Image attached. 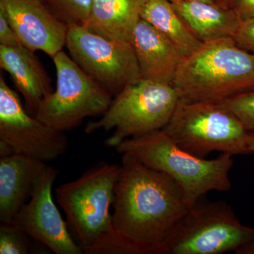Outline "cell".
<instances>
[{"mask_svg": "<svg viewBox=\"0 0 254 254\" xmlns=\"http://www.w3.org/2000/svg\"><path fill=\"white\" fill-rule=\"evenodd\" d=\"M14 154V150L8 143L0 141V158H4Z\"/></svg>", "mask_w": 254, "mask_h": 254, "instance_id": "484cf974", "label": "cell"}, {"mask_svg": "<svg viewBox=\"0 0 254 254\" xmlns=\"http://www.w3.org/2000/svg\"><path fill=\"white\" fill-rule=\"evenodd\" d=\"M237 254H254V240L237 252Z\"/></svg>", "mask_w": 254, "mask_h": 254, "instance_id": "83f0119b", "label": "cell"}, {"mask_svg": "<svg viewBox=\"0 0 254 254\" xmlns=\"http://www.w3.org/2000/svg\"><path fill=\"white\" fill-rule=\"evenodd\" d=\"M0 45L10 48H21L24 46L17 33L9 24L7 18L0 11Z\"/></svg>", "mask_w": 254, "mask_h": 254, "instance_id": "cb8c5ba5", "label": "cell"}, {"mask_svg": "<svg viewBox=\"0 0 254 254\" xmlns=\"http://www.w3.org/2000/svg\"><path fill=\"white\" fill-rule=\"evenodd\" d=\"M113 208L115 230L163 250L164 241L190 209L175 180L128 153L122 157Z\"/></svg>", "mask_w": 254, "mask_h": 254, "instance_id": "6da1fadb", "label": "cell"}, {"mask_svg": "<svg viewBox=\"0 0 254 254\" xmlns=\"http://www.w3.org/2000/svg\"><path fill=\"white\" fill-rule=\"evenodd\" d=\"M249 132H254V89L243 92L222 102Z\"/></svg>", "mask_w": 254, "mask_h": 254, "instance_id": "7402d4cb", "label": "cell"}, {"mask_svg": "<svg viewBox=\"0 0 254 254\" xmlns=\"http://www.w3.org/2000/svg\"><path fill=\"white\" fill-rule=\"evenodd\" d=\"M115 149L171 177L183 190L190 208L208 192L231 190L232 155L220 153L213 159L195 156L177 145L163 129L127 138Z\"/></svg>", "mask_w": 254, "mask_h": 254, "instance_id": "3957f363", "label": "cell"}, {"mask_svg": "<svg viewBox=\"0 0 254 254\" xmlns=\"http://www.w3.org/2000/svg\"><path fill=\"white\" fill-rule=\"evenodd\" d=\"M163 129L177 145L200 158L213 152L232 156L250 153L249 131L221 103L180 100Z\"/></svg>", "mask_w": 254, "mask_h": 254, "instance_id": "5b68a950", "label": "cell"}, {"mask_svg": "<svg viewBox=\"0 0 254 254\" xmlns=\"http://www.w3.org/2000/svg\"><path fill=\"white\" fill-rule=\"evenodd\" d=\"M0 11L31 51H42L53 59L66 43L68 26L43 0H0Z\"/></svg>", "mask_w": 254, "mask_h": 254, "instance_id": "7c38bea8", "label": "cell"}, {"mask_svg": "<svg viewBox=\"0 0 254 254\" xmlns=\"http://www.w3.org/2000/svg\"><path fill=\"white\" fill-rule=\"evenodd\" d=\"M254 240V228L243 225L226 202L200 203L190 208L163 243L165 254H222Z\"/></svg>", "mask_w": 254, "mask_h": 254, "instance_id": "8992f818", "label": "cell"}, {"mask_svg": "<svg viewBox=\"0 0 254 254\" xmlns=\"http://www.w3.org/2000/svg\"><path fill=\"white\" fill-rule=\"evenodd\" d=\"M0 141L8 143L15 154L41 161H54L67 149L64 132L58 131L31 116L18 93L0 76Z\"/></svg>", "mask_w": 254, "mask_h": 254, "instance_id": "30bf717a", "label": "cell"}, {"mask_svg": "<svg viewBox=\"0 0 254 254\" xmlns=\"http://www.w3.org/2000/svg\"><path fill=\"white\" fill-rule=\"evenodd\" d=\"M227 1H228L229 4H230V1H231V0H227Z\"/></svg>", "mask_w": 254, "mask_h": 254, "instance_id": "f546056e", "label": "cell"}, {"mask_svg": "<svg viewBox=\"0 0 254 254\" xmlns=\"http://www.w3.org/2000/svg\"><path fill=\"white\" fill-rule=\"evenodd\" d=\"M56 89L42 100L36 118L58 131L77 128L89 117L103 115L113 95L61 50L53 58Z\"/></svg>", "mask_w": 254, "mask_h": 254, "instance_id": "ba28073f", "label": "cell"}, {"mask_svg": "<svg viewBox=\"0 0 254 254\" xmlns=\"http://www.w3.org/2000/svg\"><path fill=\"white\" fill-rule=\"evenodd\" d=\"M46 163L25 155L0 158V221L10 223L31 198Z\"/></svg>", "mask_w": 254, "mask_h": 254, "instance_id": "9a60e30c", "label": "cell"}, {"mask_svg": "<svg viewBox=\"0 0 254 254\" xmlns=\"http://www.w3.org/2000/svg\"><path fill=\"white\" fill-rule=\"evenodd\" d=\"M187 1H200V2H207L210 4L218 5L223 7H230L227 0H184Z\"/></svg>", "mask_w": 254, "mask_h": 254, "instance_id": "4316f807", "label": "cell"}, {"mask_svg": "<svg viewBox=\"0 0 254 254\" xmlns=\"http://www.w3.org/2000/svg\"><path fill=\"white\" fill-rule=\"evenodd\" d=\"M131 43L142 79L173 85L184 58L177 47L141 18L133 30Z\"/></svg>", "mask_w": 254, "mask_h": 254, "instance_id": "4fadbf2b", "label": "cell"}, {"mask_svg": "<svg viewBox=\"0 0 254 254\" xmlns=\"http://www.w3.org/2000/svg\"><path fill=\"white\" fill-rule=\"evenodd\" d=\"M65 47L76 64L113 96L141 79L129 42L109 39L84 25H71Z\"/></svg>", "mask_w": 254, "mask_h": 254, "instance_id": "9c48e42d", "label": "cell"}, {"mask_svg": "<svg viewBox=\"0 0 254 254\" xmlns=\"http://www.w3.org/2000/svg\"><path fill=\"white\" fill-rule=\"evenodd\" d=\"M230 7L241 20L254 17V0H231Z\"/></svg>", "mask_w": 254, "mask_h": 254, "instance_id": "d4e9b609", "label": "cell"}, {"mask_svg": "<svg viewBox=\"0 0 254 254\" xmlns=\"http://www.w3.org/2000/svg\"><path fill=\"white\" fill-rule=\"evenodd\" d=\"M145 1L93 0L91 14L84 26L109 39L131 43Z\"/></svg>", "mask_w": 254, "mask_h": 254, "instance_id": "e0dca14e", "label": "cell"}, {"mask_svg": "<svg viewBox=\"0 0 254 254\" xmlns=\"http://www.w3.org/2000/svg\"><path fill=\"white\" fill-rule=\"evenodd\" d=\"M140 16L172 42L184 57L194 53L203 44L170 0H145Z\"/></svg>", "mask_w": 254, "mask_h": 254, "instance_id": "ac0fdd59", "label": "cell"}, {"mask_svg": "<svg viewBox=\"0 0 254 254\" xmlns=\"http://www.w3.org/2000/svg\"><path fill=\"white\" fill-rule=\"evenodd\" d=\"M0 66L9 73L15 88L22 95L25 109L36 117L42 100L54 91L51 78L35 53L25 46L0 45Z\"/></svg>", "mask_w": 254, "mask_h": 254, "instance_id": "5bb4252c", "label": "cell"}, {"mask_svg": "<svg viewBox=\"0 0 254 254\" xmlns=\"http://www.w3.org/2000/svg\"><path fill=\"white\" fill-rule=\"evenodd\" d=\"M59 173L56 168L47 165L35 184L31 198L11 223L53 253L83 254V248L71 238L67 222L63 220L53 201V187Z\"/></svg>", "mask_w": 254, "mask_h": 254, "instance_id": "8fae6325", "label": "cell"}, {"mask_svg": "<svg viewBox=\"0 0 254 254\" xmlns=\"http://www.w3.org/2000/svg\"><path fill=\"white\" fill-rule=\"evenodd\" d=\"M50 11L67 26L85 25L93 0H43Z\"/></svg>", "mask_w": 254, "mask_h": 254, "instance_id": "ffe728a7", "label": "cell"}, {"mask_svg": "<svg viewBox=\"0 0 254 254\" xmlns=\"http://www.w3.org/2000/svg\"><path fill=\"white\" fill-rule=\"evenodd\" d=\"M28 235L11 222L0 225V254H28L31 245Z\"/></svg>", "mask_w": 254, "mask_h": 254, "instance_id": "44dd1931", "label": "cell"}, {"mask_svg": "<svg viewBox=\"0 0 254 254\" xmlns=\"http://www.w3.org/2000/svg\"><path fill=\"white\" fill-rule=\"evenodd\" d=\"M247 145L250 153H254V132H249L247 136Z\"/></svg>", "mask_w": 254, "mask_h": 254, "instance_id": "f1b7e54d", "label": "cell"}, {"mask_svg": "<svg viewBox=\"0 0 254 254\" xmlns=\"http://www.w3.org/2000/svg\"><path fill=\"white\" fill-rule=\"evenodd\" d=\"M233 38L237 46L254 54V17L241 20Z\"/></svg>", "mask_w": 254, "mask_h": 254, "instance_id": "603a6c76", "label": "cell"}, {"mask_svg": "<svg viewBox=\"0 0 254 254\" xmlns=\"http://www.w3.org/2000/svg\"><path fill=\"white\" fill-rule=\"evenodd\" d=\"M173 86L182 101L222 103L254 89V54L233 38L205 42L184 57Z\"/></svg>", "mask_w": 254, "mask_h": 254, "instance_id": "7a4b0ae2", "label": "cell"}, {"mask_svg": "<svg viewBox=\"0 0 254 254\" xmlns=\"http://www.w3.org/2000/svg\"><path fill=\"white\" fill-rule=\"evenodd\" d=\"M86 254H164L156 246L145 245L110 229L84 251Z\"/></svg>", "mask_w": 254, "mask_h": 254, "instance_id": "d6986e66", "label": "cell"}, {"mask_svg": "<svg viewBox=\"0 0 254 254\" xmlns=\"http://www.w3.org/2000/svg\"><path fill=\"white\" fill-rule=\"evenodd\" d=\"M200 41L205 43L224 38H233L241 19L231 7L200 1L170 0Z\"/></svg>", "mask_w": 254, "mask_h": 254, "instance_id": "2e32d148", "label": "cell"}, {"mask_svg": "<svg viewBox=\"0 0 254 254\" xmlns=\"http://www.w3.org/2000/svg\"><path fill=\"white\" fill-rule=\"evenodd\" d=\"M120 171V165L102 162L55 190L68 226L77 237L83 252L113 227L110 208Z\"/></svg>", "mask_w": 254, "mask_h": 254, "instance_id": "52a82bcc", "label": "cell"}, {"mask_svg": "<svg viewBox=\"0 0 254 254\" xmlns=\"http://www.w3.org/2000/svg\"><path fill=\"white\" fill-rule=\"evenodd\" d=\"M180 100L173 85L141 78L115 96L99 120L87 124L85 132L114 129L105 145L115 148L127 138L163 129Z\"/></svg>", "mask_w": 254, "mask_h": 254, "instance_id": "277c9868", "label": "cell"}]
</instances>
